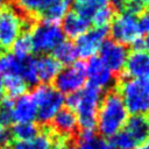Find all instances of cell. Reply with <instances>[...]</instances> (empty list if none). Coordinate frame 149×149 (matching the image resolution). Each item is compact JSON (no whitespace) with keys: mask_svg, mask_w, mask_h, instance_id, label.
Masks as SVG:
<instances>
[{"mask_svg":"<svg viewBox=\"0 0 149 149\" xmlns=\"http://www.w3.org/2000/svg\"><path fill=\"white\" fill-rule=\"evenodd\" d=\"M102 99V91L91 84L80 91L68 94L66 107L74 112L78 126L81 130H94L97 127V114Z\"/></svg>","mask_w":149,"mask_h":149,"instance_id":"obj_1","label":"cell"},{"mask_svg":"<svg viewBox=\"0 0 149 149\" xmlns=\"http://www.w3.org/2000/svg\"><path fill=\"white\" fill-rule=\"evenodd\" d=\"M129 113L118 92H108L100 102L97 114V128L102 136L111 137L121 130Z\"/></svg>","mask_w":149,"mask_h":149,"instance_id":"obj_2","label":"cell"},{"mask_svg":"<svg viewBox=\"0 0 149 149\" xmlns=\"http://www.w3.org/2000/svg\"><path fill=\"white\" fill-rule=\"evenodd\" d=\"M132 115L149 114V80L148 79H123L118 92Z\"/></svg>","mask_w":149,"mask_h":149,"instance_id":"obj_3","label":"cell"},{"mask_svg":"<svg viewBox=\"0 0 149 149\" xmlns=\"http://www.w3.org/2000/svg\"><path fill=\"white\" fill-rule=\"evenodd\" d=\"M109 33L112 40L123 44V45H133L134 49H141V30L137 22V16L123 10L111 22Z\"/></svg>","mask_w":149,"mask_h":149,"instance_id":"obj_4","label":"cell"},{"mask_svg":"<svg viewBox=\"0 0 149 149\" xmlns=\"http://www.w3.org/2000/svg\"><path fill=\"white\" fill-rule=\"evenodd\" d=\"M31 95L37 107V119L42 123L50 122L65 102L64 95L48 84L36 86Z\"/></svg>","mask_w":149,"mask_h":149,"instance_id":"obj_5","label":"cell"},{"mask_svg":"<svg viewBox=\"0 0 149 149\" xmlns=\"http://www.w3.org/2000/svg\"><path fill=\"white\" fill-rule=\"evenodd\" d=\"M33 50L41 54L52 51L62 41H64V34L58 23H51L41 21L31 29L29 34Z\"/></svg>","mask_w":149,"mask_h":149,"instance_id":"obj_6","label":"cell"},{"mask_svg":"<svg viewBox=\"0 0 149 149\" xmlns=\"http://www.w3.org/2000/svg\"><path fill=\"white\" fill-rule=\"evenodd\" d=\"M86 70L83 62H74L71 65L61 69L54 79L55 88L62 94H71L80 91L85 86Z\"/></svg>","mask_w":149,"mask_h":149,"instance_id":"obj_7","label":"cell"},{"mask_svg":"<svg viewBox=\"0 0 149 149\" xmlns=\"http://www.w3.org/2000/svg\"><path fill=\"white\" fill-rule=\"evenodd\" d=\"M27 28L26 20L13 7H3L0 12V45L12 47L14 41Z\"/></svg>","mask_w":149,"mask_h":149,"instance_id":"obj_8","label":"cell"},{"mask_svg":"<svg viewBox=\"0 0 149 149\" xmlns=\"http://www.w3.org/2000/svg\"><path fill=\"white\" fill-rule=\"evenodd\" d=\"M108 29L107 28H97L87 29L84 34L76 38L74 48L77 56L83 59H88L93 57L100 49L101 44L106 40Z\"/></svg>","mask_w":149,"mask_h":149,"instance_id":"obj_9","label":"cell"},{"mask_svg":"<svg viewBox=\"0 0 149 149\" xmlns=\"http://www.w3.org/2000/svg\"><path fill=\"white\" fill-rule=\"evenodd\" d=\"M99 58L114 73L123 70L128 50L126 45L120 44L113 40H105L99 49Z\"/></svg>","mask_w":149,"mask_h":149,"instance_id":"obj_10","label":"cell"},{"mask_svg":"<svg viewBox=\"0 0 149 149\" xmlns=\"http://www.w3.org/2000/svg\"><path fill=\"white\" fill-rule=\"evenodd\" d=\"M85 70L88 84L100 88L101 91L111 87L114 83L113 72L101 62L99 57L93 56L88 58V62L85 65Z\"/></svg>","mask_w":149,"mask_h":149,"instance_id":"obj_11","label":"cell"},{"mask_svg":"<svg viewBox=\"0 0 149 149\" xmlns=\"http://www.w3.org/2000/svg\"><path fill=\"white\" fill-rule=\"evenodd\" d=\"M123 70L127 78L149 80V54L143 49L128 52Z\"/></svg>","mask_w":149,"mask_h":149,"instance_id":"obj_12","label":"cell"},{"mask_svg":"<svg viewBox=\"0 0 149 149\" xmlns=\"http://www.w3.org/2000/svg\"><path fill=\"white\" fill-rule=\"evenodd\" d=\"M13 122H33L37 118V107L31 94L24 93L13 101Z\"/></svg>","mask_w":149,"mask_h":149,"instance_id":"obj_13","label":"cell"},{"mask_svg":"<svg viewBox=\"0 0 149 149\" xmlns=\"http://www.w3.org/2000/svg\"><path fill=\"white\" fill-rule=\"evenodd\" d=\"M91 21L80 16L76 12H68L64 19L62 20V30L65 36L69 38L76 40L87 29H90Z\"/></svg>","mask_w":149,"mask_h":149,"instance_id":"obj_14","label":"cell"},{"mask_svg":"<svg viewBox=\"0 0 149 149\" xmlns=\"http://www.w3.org/2000/svg\"><path fill=\"white\" fill-rule=\"evenodd\" d=\"M51 121H52L56 133H58L59 135H62L64 137L73 134L78 127L77 116H76L74 112L68 107L62 108Z\"/></svg>","mask_w":149,"mask_h":149,"instance_id":"obj_15","label":"cell"},{"mask_svg":"<svg viewBox=\"0 0 149 149\" xmlns=\"http://www.w3.org/2000/svg\"><path fill=\"white\" fill-rule=\"evenodd\" d=\"M35 65L38 81L44 84L52 81L61 70V64L50 55H43L38 58H35Z\"/></svg>","mask_w":149,"mask_h":149,"instance_id":"obj_16","label":"cell"},{"mask_svg":"<svg viewBox=\"0 0 149 149\" xmlns=\"http://www.w3.org/2000/svg\"><path fill=\"white\" fill-rule=\"evenodd\" d=\"M123 129L136 141V143L140 146L144 141H147L148 137V130H147V123L146 119L142 115H132L128 116Z\"/></svg>","mask_w":149,"mask_h":149,"instance_id":"obj_17","label":"cell"},{"mask_svg":"<svg viewBox=\"0 0 149 149\" xmlns=\"http://www.w3.org/2000/svg\"><path fill=\"white\" fill-rule=\"evenodd\" d=\"M69 7H70L69 0H58L47 6L41 12L40 15L42 16L43 21L51 22V23H58L64 19L66 13L69 12Z\"/></svg>","mask_w":149,"mask_h":149,"instance_id":"obj_18","label":"cell"},{"mask_svg":"<svg viewBox=\"0 0 149 149\" xmlns=\"http://www.w3.org/2000/svg\"><path fill=\"white\" fill-rule=\"evenodd\" d=\"M54 137L52 133H40L31 140L15 141L12 149H50L54 144Z\"/></svg>","mask_w":149,"mask_h":149,"instance_id":"obj_19","label":"cell"},{"mask_svg":"<svg viewBox=\"0 0 149 149\" xmlns=\"http://www.w3.org/2000/svg\"><path fill=\"white\" fill-rule=\"evenodd\" d=\"M78 149H111L109 143L94 130H81L78 136Z\"/></svg>","mask_w":149,"mask_h":149,"instance_id":"obj_20","label":"cell"},{"mask_svg":"<svg viewBox=\"0 0 149 149\" xmlns=\"http://www.w3.org/2000/svg\"><path fill=\"white\" fill-rule=\"evenodd\" d=\"M52 57L59 64H64L66 66L73 64L76 62V59L78 58L74 44L70 41H62L52 50Z\"/></svg>","mask_w":149,"mask_h":149,"instance_id":"obj_21","label":"cell"},{"mask_svg":"<svg viewBox=\"0 0 149 149\" xmlns=\"http://www.w3.org/2000/svg\"><path fill=\"white\" fill-rule=\"evenodd\" d=\"M23 59L17 58L12 52L0 55V76L1 77H6V76H20L21 77Z\"/></svg>","mask_w":149,"mask_h":149,"instance_id":"obj_22","label":"cell"},{"mask_svg":"<svg viewBox=\"0 0 149 149\" xmlns=\"http://www.w3.org/2000/svg\"><path fill=\"white\" fill-rule=\"evenodd\" d=\"M108 2L109 0H74L73 12L91 21L94 13L101 7L108 5Z\"/></svg>","mask_w":149,"mask_h":149,"instance_id":"obj_23","label":"cell"},{"mask_svg":"<svg viewBox=\"0 0 149 149\" xmlns=\"http://www.w3.org/2000/svg\"><path fill=\"white\" fill-rule=\"evenodd\" d=\"M38 134H40V128L34 121L14 123L10 130V135L16 141H28V140L34 139Z\"/></svg>","mask_w":149,"mask_h":149,"instance_id":"obj_24","label":"cell"},{"mask_svg":"<svg viewBox=\"0 0 149 149\" xmlns=\"http://www.w3.org/2000/svg\"><path fill=\"white\" fill-rule=\"evenodd\" d=\"M3 90L7 92L9 98H17L26 93L27 83L20 76H6L2 77Z\"/></svg>","mask_w":149,"mask_h":149,"instance_id":"obj_25","label":"cell"},{"mask_svg":"<svg viewBox=\"0 0 149 149\" xmlns=\"http://www.w3.org/2000/svg\"><path fill=\"white\" fill-rule=\"evenodd\" d=\"M13 55H15L17 58H27L30 56L33 50V44L29 34H21L12 44Z\"/></svg>","mask_w":149,"mask_h":149,"instance_id":"obj_26","label":"cell"},{"mask_svg":"<svg viewBox=\"0 0 149 149\" xmlns=\"http://www.w3.org/2000/svg\"><path fill=\"white\" fill-rule=\"evenodd\" d=\"M108 143L111 146V149H135L139 146L136 141L123 128L111 136Z\"/></svg>","mask_w":149,"mask_h":149,"instance_id":"obj_27","label":"cell"},{"mask_svg":"<svg viewBox=\"0 0 149 149\" xmlns=\"http://www.w3.org/2000/svg\"><path fill=\"white\" fill-rule=\"evenodd\" d=\"M113 19H114V9L112 6L106 5L94 13V15L91 17V22L97 28H107V26L111 24Z\"/></svg>","mask_w":149,"mask_h":149,"instance_id":"obj_28","label":"cell"},{"mask_svg":"<svg viewBox=\"0 0 149 149\" xmlns=\"http://www.w3.org/2000/svg\"><path fill=\"white\" fill-rule=\"evenodd\" d=\"M21 78L27 83V85H36L38 83L36 65H35V58L27 57L23 59L22 70H21Z\"/></svg>","mask_w":149,"mask_h":149,"instance_id":"obj_29","label":"cell"},{"mask_svg":"<svg viewBox=\"0 0 149 149\" xmlns=\"http://www.w3.org/2000/svg\"><path fill=\"white\" fill-rule=\"evenodd\" d=\"M12 107H13L12 99H5L0 101V125H2L3 127L13 123Z\"/></svg>","mask_w":149,"mask_h":149,"instance_id":"obj_30","label":"cell"},{"mask_svg":"<svg viewBox=\"0 0 149 149\" xmlns=\"http://www.w3.org/2000/svg\"><path fill=\"white\" fill-rule=\"evenodd\" d=\"M137 22L141 33H149V8L143 9L139 16H137Z\"/></svg>","mask_w":149,"mask_h":149,"instance_id":"obj_31","label":"cell"},{"mask_svg":"<svg viewBox=\"0 0 149 149\" xmlns=\"http://www.w3.org/2000/svg\"><path fill=\"white\" fill-rule=\"evenodd\" d=\"M66 146H65V137L62 136V135H55L54 137V144L50 149H64Z\"/></svg>","mask_w":149,"mask_h":149,"instance_id":"obj_32","label":"cell"},{"mask_svg":"<svg viewBox=\"0 0 149 149\" xmlns=\"http://www.w3.org/2000/svg\"><path fill=\"white\" fill-rule=\"evenodd\" d=\"M8 140H9V134L6 132L5 127L2 125H0V147L6 144L8 142Z\"/></svg>","mask_w":149,"mask_h":149,"instance_id":"obj_33","label":"cell"},{"mask_svg":"<svg viewBox=\"0 0 149 149\" xmlns=\"http://www.w3.org/2000/svg\"><path fill=\"white\" fill-rule=\"evenodd\" d=\"M141 49H143L144 51L149 54V33H147L146 37L141 40Z\"/></svg>","mask_w":149,"mask_h":149,"instance_id":"obj_34","label":"cell"},{"mask_svg":"<svg viewBox=\"0 0 149 149\" xmlns=\"http://www.w3.org/2000/svg\"><path fill=\"white\" fill-rule=\"evenodd\" d=\"M115 7H119V8H122V7H125L126 5H127V2L129 1V0H109Z\"/></svg>","mask_w":149,"mask_h":149,"instance_id":"obj_35","label":"cell"},{"mask_svg":"<svg viewBox=\"0 0 149 149\" xmlns=\"http://www.w3.org/2000/svg\"><path fill=\"white\" fill-rule=\"evenodd\" d=\"M135 149H149V141H144L140 146H137Z\"/></svg>","mask_w":149,"mask_h":149,"instance_id":"obj_36","label":"cell"},{"mask_svg":"<svg viewBox=\"0 0 149 149\" xmlns=\"http://www.w3.org/2000/svg\"><path fill=\"white\" fill-rule=\"evenodd\" d=\"M3 93H5V90H3V84H2V77L0 76V101L2 100Z\"/></svg>","mask_w":149,"mask_h":149,"instance_id":"obj_37","label":"cell"},{"mask_svg":"<svg viewBox=\"0 0 149 149\" xmlns=\"http://www.w3.org/2000/svg\"><path fill=\"white\" fill-rule=\"evenodd\" d=\"M137 3H140L142 7L144 6H149V0H135Z\"/></svg>","mask_w":149,"mask_h":149,"instance_id":"obj_38","label":"cell"},{"mask_svg":"<svg viewBox=\"0 0 149 149\" xmlns=\"http://www.w3.org/2000/svg\"><path fill=\"white\" fill-rule=\"evenodd\" d=\"M146 123H147V130H148V136H149V115L146 119Z\"/></svg>","mask_w":149,"mask_h":149,"instance_id":"obj_39","label":"cell"},{"mask_svg":"<svg viewBox=\"0 0 149 149\" xmlns=\"http://www.w3.org/2000/svg\"><path fill=\"white\" fill-rule=\"evenodd\" d=\"M64 149H78V148L74 147V146H68V147H65Z\"/></svg>","mask_w":149,"mask_h":149,"instance_id":"obj_40","label":"cell"},{"mask_svg":"<svg viewBox=\"0 0 149 149\" xmlns=\"http://www.w3.org/2000/svg\"><path fill=\"white\" fill-rule=\"evenodd\" d=\"M3 2H5V0H0V10H1L2 6H3Z\"/></svg>","mask_w":149,"mask_h":149,"instance_id":"obj_41","label":"cell"},{"mask_svg":"<svg viewBox=\"0 0 149 149\" xmlns=\"http://www.w3.org/2000/svg\"><path fill=\"white\" fill-rule=\"evenodd\" d=\"M0 55H2V47L0 45Z\"/></svg>","mask_w":149,"mask_h":149,"instance_id":"obj_42","label":"cell"},{"mask_svg":"<svg viewBox=\"0 0 149 149\" xmlns=\"http://www.w3.org/2000/svg\"><path fill=\"white\" fill-rule=\"evenodd\" d=\"M0 149H3V148H2V147H0Z\"/></svg>","mask_w":149,"mask_h":149,"instance_id":"obj_43","label":"cell"}]
</instances>
